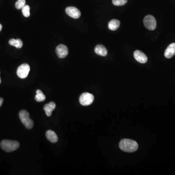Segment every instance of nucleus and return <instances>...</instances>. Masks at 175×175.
I'll return each mask as SVG.
<instances>
[{
	"label": "nucleus",
	"mask_w": 175,
	"mask_h": 175,
	"mask_svg": "<svg viewBox=\"0 0 175 175\" xmlns=\"http://www.w3.org/2000/svg\"><path fill=\"white\" fill-rule=\"evenodd\" d=\"M119 147L122 151L131 153L138 149V144L134 140L124 139L120 142Z\"/></svg>",
	"instance_id": "f257e3e1"
},
{
	"label": "nucleus",
	"mask_w": 175,
	"mask_h": 175,
	"mask_svg": "<svg viewBox=\"0 0 175 175\" xmlns=\"http://www.w3.org/2000/svg\"><path fill=\"white\" fill-rule=\"evenodd\" d=\"M19 146V142L15 141L5 140L1 142L2 149L7 152L15 151L18 149Z\"/></svg>",
	"instance_id": "f03ea898"
},
{
	"label": "nucleus",
	"mask_w": 175,
	"mask_h": 175,
	"mask_svg": "<svg viewBox=\"0 0 175 175\" xmlns=\"http://www.w3.org/2000/svg\"><path fill=\"white\" fill-rule=\"evenodd\" d=\"M19 119L27 129H30L34 126V122L29 118V114L26 110H22L19 113Z\"/></svg>",
	"instance_id": "7ed1b4c3"
},
{
	"label": "nucleus",
	"mask_w": 175,
	"mask_h": 175,
	"mask_svg": "<svg viewBox=\"0 0 175 175\" xmlns=\"http://www.w3.org/2000/svg\"><path fill=\"white\" fill-rule=\"evenodd\" d=\"M144 23L145 27L149 30H154L157 26V22L154 17L149 15L145 17Z\"/></svg>",
	"instance_id": "20e7f679"
},
{
	"label": "nucleus",
	"mask_w": 175,
	"mask_h": 175,
	"mask_svg": "<svg viewBox=\"0 0 175 175\" xmlns=\"http://www.w3.org/2000/svg\"><path fill=\"white\" fill-rule=\"evenodd\" d=\"M94 96L93 94L89 93H82L79 97V102L81 105L87 106L91 105L94 101Z\"/></svg>",
	"instance_id": "39448f33"
},
{
	"label": "nucleus",
	"mask_w": 175,
	"mask_h": 175,
	"mask_svg": "<svg viewBox=\"0 0 175 175\" xmlns=\"http://www.w3.org/2000/svg\"><path fill=\"white\" fill-rule=\"evenodd\" d=\"M30 67L28 64H23L19 67L17 69V74L20 79H26L28 76Z\"/></svg>",
	"instance_id": "423d86ee"
},
{
	"label": "nucleus",
	"mask_w": 175,
	"mask_h": 175,
	"mask_svg": "<svg viewBox=\"0 0 175 175\" xmlns=\"http://www.w3.org/2000/svg\"><path fill=\"white\" fill-rule=\"evenodd\" d=\"M65 11L68 16L75 19L79 18L81 16V12L79 11V10L73 6L67 7Z\"/></svg>",
	"instance_id": "0eeeda50"
},
{
	"label": "nucleus",
	"mask_w": 175,
	"mask_h": 175,
	"mask_svg": "<svg viewBox=\"0 0 175 175\" xmlns=\"http://www.w3.org/2000/svg\"><path fill=\"white\" fill-rule=\"evenodd\" d=\"M68 53L69 51L68 48L65 45L60 44L57 46L56 53L59 58H65L68 55Z\"/></svg>",
	"instance_id": "6e6552de"
},
{
	"label": "nucleus",
	"mask_w": 175,
	"mask_h": 175,
	"mask_svg": "<svg viewBox=\"0 0 175 175\" xmlns=\"http://www.w3.org/2000/svg\"><path fill=\"white\" fill-rule=\"evenodd\" d=\"M134 57L137 61L141 63H146L147 61V57L146 54L140 50H136L134 52Z\"/></svg>",
	"instance_id": "1a4fd4ad"
},
{
	"label": "nucleus",
	"mask_w": 175,
	"mask_h": 175,
	"mask_svg": "<svg viewBox=\"0 0 175 175\" xmlns=\"http://www.w3.org/2000/svg\"><path fill=\"white\" fill-rule=\"evenodd\" d=\"M175 54V43L169 45L164 52V56L167 58H170Z\"/></svg>",
	"instance_id": "9d476101"
},
{
	"label": "nucleus",
	"mask_w": 175,
	"mask_h": 175,
	"mask_svg": "<svg viewBox=\"0 0 175 175\" xmlns=\"http://www.w3.org/2000/svg\"><path fill=\"white\" fill-rule=\"evenodd\" d=\"M56 107V105L55 103L53 102H51L48 104H46L44 106V110L46 115L48 117L51 116L52 112L55 109Z\"/></svg>",
	"instance_id": "9b49d317"
},
{
	"label": "nucleus",
	"mask_w": 175,
	"mask_h": 175,
	"mask_svg": "<svg viewBox=\"0 0 175 175\" xmlns=\"http://www.w3.org/2000/svg\"><path fill=\"white\" fill-rule=\"evenodd\" d=\"M94 52L97 54L102 57H105L107 54L106 48L101 44L97 45L96 46L94 49Z\"/></svg>",
	"instance_id": "f8f14e48"
},
{
	"label": "nucleus",
	"mask_w": 175,
	"mask_h": 175,
	"mask_svg": "<svg viewBox=\"0 0 175 175\" xmlns=\"http://www.w3.org/2000/svg\"><path fill=\"white\" fill-rule=\"evenodd\" d=\"M46 136L47 139L52 143H56L58 141V137L56 133L52 130H48L46 131Z\"/></svg>",
	"instance_id": "ddd939ff"
},
{
	"label": "nucleus",
	"mask_w": 175,
	"mask_h": 175,
	"mask_svg": "<svg viewBox=\"0 0 175 175\" xmlns=\"http://www.w3.org/2000/svg\"><path fill=\"white\" fill-rule=\"evenodd\" d=\"M120 26V22L116 19H112L109 22L108 27L109 29L112 31L116 30Z\"/></svg>",
	"instance_id": "4468645a"
},
{
	"label": "nucleus",
	"mask_w": 175,
	"mask_h": 175,
	"mask_svg": "<svg viewBox=\"0 0 175 175\" xmlns=\"http://www.w3.org/2000/svg\"><path fill=\"white\" fill-rule=\"evenodd\" d=\"M9 44L10 45L15 46L17 48H21L22 46H23V42L20 39H11L9 41Z\"/></svg>",
	"instance_id": "2eb2a0df"
},
{
	"label": "nucleus",
	"mask_w": 175,
	"mask_h": 175,
	"mask_svg": "<svg viewBox=\"0 0 175 175\" xmlns=\"http://www.w3.org/2000/svg\"><path fill=\"white\" fill-rule=\"evenodd\" d=\"M36 96H35V99L37 101L39 102H43L46 99V97L44 94L40 89H37L36 91Z\"/></svg>",
	"instance_id": "dca6fc26"
},
{
	"label": "nucleus",
	"mask_w": 175,
	"mask_h": 175,
	"mask_svg": "<svg viewBox=\"0 0 175 175\" xmlns=\"http://www.w3.org/2000/svg\"><path fill=\"white\" fill-rule=\"evenodd\" d=\"M23 14L25 17H29L30 16V6L28 5H25V6L22 9Z\"/></svg>",
	"instance_id": "f3484780"
},
{
	"label": "nucleus",
	"mask_w": 175,
	"mask_h": 175,
	"mask_svg": "<svg viewBox=\"0 0 175 175\" xmlns=\"http://www.w3.org/2000/svg\"><path fill=\"white\" fill-rule=\"evenodd\" d=\"M26 3V0H18L15 4V7L17 9H21L25 6Z\"/></svg>",
	"instance_id": "a211bd4d"
},
{
	"label": "nucleus",
	"mask_w": 175,
	"mask_h": 175,
	"mask_svg": "<svg viewBox=\"0 0 175 175\" xmlns=\"http://www.w3.org/2000/svg\"><path fill=\"white\" fill-rule=\"evenodd\" d=\"M128 0H112V4L115 6H122L127 3Z\"/></svg>",
	"instance_id": "6ab92c4d"
},
{
	"label": "nucleus",
	"mask_w": 175,
	"mask_h": 175,
	"mask_svg": "<svg viewBox=\"0 0 175 175\" xmlns=\"http://www.w3.org/2000/svg\"><path fill=\"white\" fill-rule=\"evenodd\" d=\"M3 102H4V100L2 98H0V107L2 106V103H3Z\"/></svg>",
	"instance_id": "aec40b11"
},
{
	"label": "nucleus",
	"mask_w": 175,
	"mask_h": 175,
	"mask_svg": "<svg viewBox=\"0 0 175 175\" xmlns=\"http://www.w3.org/2000/svg\"><path fill=\"white\" fill-rule=\"evenodd\" d=\"M2 26L1 24H0V31L2 30Z\"/></svg>",
	"instance_id": "412c9836"
},
{
	"label": "nucleus",
	"mask_w": 175,
	"mask_h": 175,
	"mask_svg": "<svg viewBox=\"0 0 175 175\" xmlns=\"http://www.w3.org/2000/svg\"><path fill=\"white\" fill-rule=\"evenodd\" d=\"M1 83V77H0V84Z\"/></svg>",
	"instance_id": "4be33fe9"
}]
</instances>
